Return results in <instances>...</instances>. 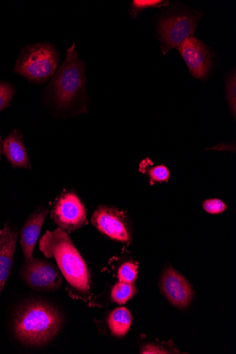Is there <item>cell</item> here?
Returning <instances> with one entry per match:
<instances>
[{"instance_id":"6da1fadb","label":"cell","mask_w":236,"mask_h":354,"mask_svg":"<svg viewBox=\"0 0 236 354\" xmlns=\"http://www.w3.org/2000/svg\"><path fill=\"white\" fill-rule=\"evenodd\" d=\"M86 63L78 55L75 44L45 89L46 98L60 115L70 116L87 111Z\"/></svg>"},{"instance_id":"7a4b0ae2","label":"cell","mask_w":236,"mask_h":354,"mask_svg":"<svg viewBox=\"0 0 236 354\" xmlns=\"http://www.w3.org/2000/svg\"><path fill=\"white\" fill-rule=\"evenodd\" d=\"M64 317L54 304L31 299L21 303L12 315V331L23 345L42 347L48 344L60 333Z\"/></svg>"},{"instance_id":"3957f363","label":"cell","mask_w":236,"mask_h":354,"mask_svg":"<svg viewBox=\"0 0 236 354\" xmlns=\"http://www.w3.org/2000/svg\"><path fill=\"white\" fill-rule=\"evenodd\" d=\"M39 248L47 259H54L67 282L76 291L87 293L91 275L81 254L71 237L60 228L48 231L41 239Z\"/></svg>"},{"instance_id":"277c9868","label":"cell","mask_w":236,"mask_h":354,"mask_svg":"<svg viewBox=\"0 0 236 354\" xmlns=\"http://www.w3.org/2000/svg\"><path fill=\"white\" fill-rule=\"evenodd\" d=\"M59 62V53L51 44H33L22 49L13 73L25 77L30 82L42 84L53 77Z\"/></svg>"},{"instance_id":"5b68a950","label":"cell","mask_w":236,"mask_h":354,"mask_svg":"<svg viewBox=\"0 0 236 354\" xmlns=\"http://www.w3.org/2000/svg\"><path fill=\"white\" fill-rule=\"evenodd\" d=\"M202 16L201 12L183 9L173 10L160 18L157 33L163 55L192 37Z\"/></svg>"},{"instance_id":"8992f818","label":"cell","mask_w":236,"mask_h":354,"mask_svg":"<svg viewBox=\"0 0 236 354\" xmlns=\"http://www.w3.org/2000/svg\"><path fill=\"white\" fill-rule=\"evenodd\" d=\"M20 276L27 286L39 292H54L62 284L58 269L50 262L35 257L24 261Z\"/></svg>"},{"instance_id":"52a82bcc","label":"cell","mask_w":236,"mask_h":354,"mask_svg":"<svg viewBox=\"0 0 236 354\" xmlns=\"http://www.w3.org/2000/svg\"><path fill=\"white\" fill-rule=\"evenodd\" d=\"M51 218L64 231L80 229L87 219V210L74 192H67L57 199L51 210Z\"/></svg>"},{"instance_id":"ba28073f","label":"cell","mask_w":236,"mask_h":354,"mask_svg":"<svg viewBox=\"0 0 236 354\" xmlns=\"http://www.w3.org/2000/svg\"><path fill=\"white\" fill-rule=\"evenodd\" d=\"M91 222L101 234L114 241L122 243L131 241L127 216L115 207H99L93 214Z\"/></svg>"},{"instance_id":"9c48e42d","label":"cell","mask_w":236,"mask_h":354,"mask_svg":"<svg viewBox=\"0 0 236 354\" xmlns=\"http://www.w3.org/2000/svg\"><path fill=\"white\" fill-rule=\"evenodd\" d=\"M179 50L191 75L198 80H206L213 66V56L208 47L197 38H188Z\"/></svg>"},{"instance_id":"30bf717a","label":"cell","mask_w":236,"mask_h":354,"mask_svg":"<svg viewBox=\"0 0 236 354\" xmlns=\"http://www.w3.org/2000/svg\"><path fill=\"white\" fill-rule=\"evenodd\" d=\"M161 288L168 301L179 308L188 307L193 299L194 292L191 284L172 268L166 269L163 272Z\"/></svg>"},{"instance_id":"8fae6325","label":"cell","mask_w":236,"mask_h":354,"mask_svg":"<svg viewBox=\"0 0 236 354\" xmlns=\"http://www.w3.org/2000/svg\"><path fill=\"white\" fill-rule=\"evenodd\" d=\"M49 213L46 206L38 207L27 218L20 233V244L24 261L33 259V252L39 239L43 225Z\"/></svg>"},{"instance_id":"7c38bea8","label":"cell","mask_w":236,"mask_h":354,"mask_svg":"<svg viewBox=\"0 0 236 354\" xmlns=\"http://www.w3.org/2000/svg\"><path fill=\"white\" fill-rule=\"evenodd\" d=\"M19 233L15 225L8 221L0 243V295L12 270Z\"/></svg>"},{"instance_id":"4fadbf2b","label":"cell","mask_w":236,"mask_h":354,"mask_svg":"<svg viewBox=\"0 0 236 354\" xmlns=\"http://www.w3.org/2000/svg\"><path fill=\"white\" fill-rule=\"evenodd\" d=\"M3 153L13 168L31 169L30 160L19 129H13L3 141Z\"/></svg>"},{"instance_id":"5bb4252c","label":"cell","mask_w":236,"mask_h":354,"mask_svg":"<svg viewBox=\"0 0 236 354\" xmlns=\"http://www.w3.org/2000/svg\"><path fill=\"white\" fill-rule=\"evenodd\" d=\"M131 314L126 308H118L109 316V327L113 335L122 337L129 332L131 325Z\"/></svg>"},{"instance_id":"9a60e30c","label":"cell","mask_w":236,"mask_h":354,"mask_svg":"<svg viewBox=\"0 0 236 354\" xmlns=\"http://www.w3.org/2000/svg\"><path fill=\"white\" fill-rule=\"evenodd\" d=\"M137 293V288L134 285L118 282L113 288L111 297L114 302L123 305L129 301Z\"/></svg>"},{"instance_id":"2e32d148","label":"cell","mask_w":236,"mask_h":354,"mask_svg":"<svg viewBox=\"0 0 236 354\" xmlns=\"http://www.w3.org/2000/svg\"><path fill=\"white\" fill-rule=\"evenodd\" d=\"M168 4L167 1H162V0H134L129 10L130 15L132 18H136L140 13L147 9L158 8L164 7Z\"/></svg>"},{"instance_id":"e0dca14e","label":"cell","mask_w":236,"mask_h":354,"mask_svg":"<svg viewBox=\"0 0 236 354\" xmlns=\"http://www.w3.org/2000/svg\"><path fill=\"white\" fill-rule=\"evenodd\" d=\"M118 279L121 282L134 285L138 277V266L131 262L122 264L118 270Z\"/></svg>"},{"instance_id":"ac0fdd59","label":"cell","mask_w":236,"mask_h":354,"mask_svg":"<svg viewBox=\"0 0 236 354\" xmlns=\"http://www.w3.org/2000/svg\"><path fill=\"white\" fill-rule=\"evenodd\" d=\"M15 94V87L9 82H0V112L12 103Z\"/></svg>"},{"instance_id":"d6986e66","label":"cell","mask_w":236,"mask_h":354,"mask_svg":"<svg viewBox=\"0 0 236 354\" xmlns=\"http://www.w3.org/2000/svg\"><path fill=\"white\" fill-rule=\"evenodd\" d=\"M226 87L228 102L230 111L233 112V115L235 117L236 109V76L235 71L228 77L226 82Z\"/></svg>"},{"instance_id":"ffe728a7","label":"cell","mask_w":236,"mask_h":354,"mask_svg":"<svg viewBox=\"0 0 236 354\" xmlns=\"http://www.w3.org/2000/svg\"><path fill=\"white\" fill-rule=\"evenodd\" d=\"M148 174L152 183L167 181L170 178V171L163 165L149 169L148 170Z\"/></svg>"},{"instance_id":"44dd1931","label":"cell","mask_w":236,"mask_h":354,"mask_svg":"<svg viewBox=\"0 0 236 354\" xmlns=\"http://www.w3.org/2000/svg\"><path fill=\"white\" fill-rule=\"evenodd\" d=\"M227 205L218 199L208 200L203 203L204 209L211 214H219L227 209Z\"/></svg>"},{"instance_id":"7402d4cb","label":"cell","mask_w":236,"mask_h":354,"mask_svg":"<svg viewBox=\"0 0 236 354\" xmlns=\"http://www.w3.org/2000/svg\"><path fill=\"white\" fill-rule=\"evenodd\" d=\"M141 352L142 353H166L165 350L153 345H147Z\"/></svg>"},{"instance_id":"603a6c76","label":"cell","mask_w":236,"mask_h":354,"mask_svg":"<svg viewBox=\"0 0 236 354\" xmlns=\"http://www.w3.org/2000/svg\"><path fill=\"white\" fill-rule=\"evenodd\" d=\"M3 155V140L1 138V130H0V160H1Z\"/></svg>"},{"instance_id":"cb8c5ba5","label":"cell","mask_w":236,"mask_h":354,"mask_svg":"<svg viewBox=\"0 0 236 354\" xmlns=\"http://www.w3.org/2000/svg\"><path fill=\"white\" fill-rule=\"evenodd\" d=\"M2 236H3V230L1 229H0V243H1Z\"/></svg>"}]
</instances>
